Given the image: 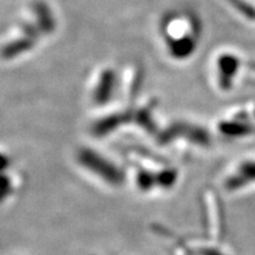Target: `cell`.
Listing matches in <instances>:
<instances>
[{
    "label": "cell",
    "mask_w": 255,
    "mask_h": 255,
    "mask_svg": "<svg viewBox=\"0 0 255 255\" xmlns=\"http://www.w3.org/2000/svg\"><path fill=\"white\" fill-rule=\"evenodd\" d=\"M231 1L234 2L235 5H240V2L237 1V0H231ZM241 12H244L245 14L248 15V17H251V18L254 17V11H253V8H251L250 6H246V7H245V5H242Z\"/></svg>",
    "instance_id": "cell-1"
}]
</instances>
